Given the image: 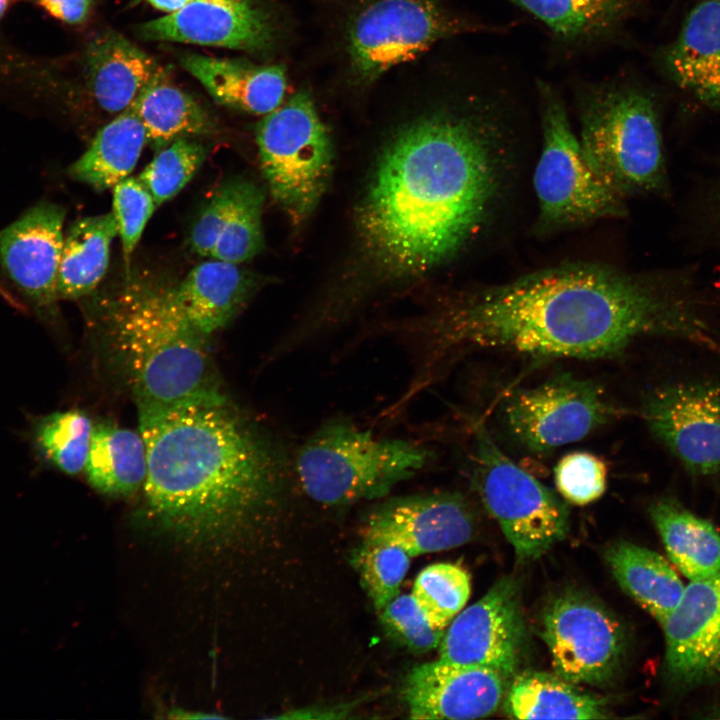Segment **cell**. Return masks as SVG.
I'll list each match as a JSON object with an SVG mask.
<instances>
[{"instance_id":"4fadbf2b","label":"cell","mask_w":720,"mask_h":720,"mask_svg":"<svg viewBox=\"0 0 720 720\" xmlns=\"http://www.w3.org/2000/svg\"><path fill=\"white\" fill-rule=\"evenodd\" d=\"M525 645L521 583L514 576H505L450 622L438 646L439 659L488 668L511 680Z\"/></svg>"},{"instance_id":"7c38bea8","label":"cell","mask_w":720,"mask_h":720,"mask_svg":"<svg viewBox=\"0 0 720 720\" xmlns=\"http://www.w3.org/2000/svg\"><path fill=\"white\" fill-rule=\"evenodd\" d=\"M613 408L593 382L560 376L512 394L503 408L508 432L533 452L576 442L607 422Z\"/></svg>"},{"instance_id":"5bb4252c","label":"cell","mask_w":720,"mask_h":720,"mask_svg":"<svg viewBox=\"0 0 720 720\" xmlns=\"http://www.w3.org/2000/svg\"><path fill=\"white\" fill-rule=\"evenodd\" d=\"M643 417L655 438L691 474L720 471V386L678 382L652 391Z\"/></svg>"},{"instance_id":"8d00e7d4","label":"cell","mask_w":720,"mask_h":720,"mask_svg":"<svg viewBox=\"0 0 720 720\" xmlns=\"http://www.w3.org/2000/svg\"><path fill=\"white\" fill-rule=\"evenodd\" d=\"M378 612L386 633L413 653L437 648L445 632L432 626L412 595L398 594Z\"/></svg>"},{"instance_id":"f6af8a7d","label":"cell","mask_w":720,"mask_h":720,"mask_svg":"<svg viewBox=\"0 0 720 720\" xmlns=\"http://www.w3.org/2000/svg\"><path fill=\"white\" fill-rule=\"evenodd\" d=\"M715 208H716V216L720 223V187L717 191V195H716V199H715Z\"/></svg>"},{"instance_id":"7402d4cb","label":"cell","mask_w":720,"mask_h":720,"mask_svg":"<svg viewBox=\"0 0 720 720\" xmlns=\"http://www.w3.org/2000/svg\"><path fill=\"white\" fill-rule=\"evenodd\" d=\"M89 89L98 105L121 113L160 72L155 59L114 30H105L86 49Z\"/></svg>"},{"instance_id":"9c48e42d","label":"cell","mask_w":720,"mask_h":720,"mask_svg":"<svg viewBox=\"0 0 720 720\" xmlns=\"http://www.w3.org/2000/svg\"><path fill=\"white\" fill-rule=\"evenodd\" d=\"M475 482L482 501L498 522L520 562L540 558L565 538V502L509 459L488 432L475 434Z\"/></svg>"},{"instance_id":"7bdbcfd3","label":"cell","mask_w":720,"mask_h":720,"mask_svg":"<svg viewBox=\"0 0 720 720\" xmlns=\"http://www.w3.org/2000/svg\"><path fill=\"white\" fill-rule=\"evenodd\" d=\"M154 8L167 12L169 14L174 13L183 7H185L191 0H147Z\"/></svg>"},{"instance_id":"f546056e","label":"cell","mask_w":720,"mask_h":720,"mask_svg":"<svg viewBox=\"0 0 720 720\" xmlns=\"http://www.w3.org/2000/svg\"><path fill=\"white\" fill-rule=\"evenodd\" d=\"M89 483L108 495H130L143 487L147 451L141 433L111 424L93 425L84 468Z\"/></svg>"},{"instance_id":"30bf717a","label":"cell","mask_w":720,"mask_h":720,"mask_svg":"<svg viewBox=\"0 0 720 720\" xmlns=\"http://www.w3.org/2000/svg\"><path fill=\"white\" fill-rule=\"evenodd\" d=\"M490 27L439 0H368L350 18L346 49L352 76L370 83L439 40Z\"/></svg>"},{"instance_id":"d4e9b609","label":"cell","mask_w":720,"mask_h":720,"mask_svg":"<svg viewBox=\"0 0 720 720\" xmlns=\"http://www.w3.org/2000/svg\"><path fill=\"white\" fill-rule=\"evenodd\" d=\"M543 23L561 42L587 45L615 35L642 0H508Z\"/></svg>"},{"instance_id":"d6a6232c","label":"cell","mask_w":720,"mask_h":720,"mask_svg":"<svg viewBox=\"0 0 720 720\" xmlns=\"http://www.w3.org/2000/svg\"><path fill=\"white\" fill-rule=\"evenodd\" d=\"M471 593L470 576L452 563L425 567L416 577L411 595L436 629L448 627Z\"/></svg>"},{"instance_id":"8992f818","label":"cell","mask_w":720,"mask_h":720,"mask_svg":"<svg viewBox=\"0 0 720 720\" xmlns=\"http://www.w3.org/2000/svg\"><path fill=\"white\" fill-rule=\"evenodd\" d=\"M422 444L375 436L344 418L321 424L293 456L295 480L316 503L344 506L386 496L433 458Z\"/></svg>"},{"instance_id":"52a82bcc","label":"cell","mask_w":720,"mask_h":720,"mask_svg":"<svg viewBox=\"0 0 720 720\" xmlns=\"http://www.w3.org/2000/svg\"><path fill=\"white\" fill-rule=\"evenodd\" d=\"M537 88L542 148L533 175L536 232L550 234L625 216V199L589 164L559 93L543 81Z\"/></svg>"},{"instance_id":"3957f363","label":"cell","mask_w":720,"mask_h":720,"mask_svg":"<svg viewBox=\"0 0 720 720\" xmlns=\"http://www.w3.org/2000/svg\"><path fill=\"white\" fill-rule=\"evenodd\" d=\"M147 451L145 508L192 542L239 535L294 476L293 457L219 390L166 406H139Z\"/></svg>"},{"instance_id":"cb8c5ba5","label":"cell","mask_w":720,"mask_h":720,"mask_svg":"<svg viewBox=\"0 0 720 720\" xmlns=\"http://www.w3.org/2000/svg\"><path fill=\"white\" fill-rule=\"evenodd\" d=\"M504 713L515 719H606L607 702L559 675L526 670L508 685Z\"/></svg>"},{"instance_id":"8fae6325","label":"cell","mask_w":720,"mask_h":720,"mask_svg":"<svg viewBox=\"0 0 720 720\" xmlns=\"http://www.w3.org/2000/svg\"><path fill=\"white\" fill-rule=\"evenodd\" d=\"M541 636L557 675L581 685H602L618 672L626 651L623 626L604 606L577 592L544 609Z\"/></svg>"},{"instance_id":"ac0fdd59","label":"cell","mask_w":720,"mask_h":720,"mask_svg":"<svg viewBox=\"0 0 720 720\" xmlns=\"http://www.w3.org/2000/svg\"><path fill=\"white\" fill-rule=\"evenodd\" d=\"M509 683L494 670L438 659L408 673L402 697L411 719L483 718L502 705Z\"/></svg>"},{"instance_id":"4dcf8cb0","label":"cell","mask_w":720,"mask_h":720,"mask_svg":"<svg viewBox=\"0 0 720 720\" xmlns=\"http://www.w3.org/2000/svg\"><path fill=\"white\" fill-rule=\"evenodd\" d=\"M160 72L129 106L141 120L147 143L160 150L179 138L205 135L213 123L207 111Z\"/></svg>"},{"instance_id":"2e32d148","label":"cell","mask_w":720,"mask_h":720,"mask_svg":"<svg viewBox=\"0 0 720 720\" xmlns=\"http://www.w3.org/2000/svg\"><path fill=\"white\" fill-rule=\"evenodd\" d=\"M661 625L672 683L696 688L720 680V572L690 581Z\"/></svg>"},{"instance_id":"1f68e13d","label":"cell","mask_w":720,"mask_h":720,"mask_svg":"<svg viewBox=\"0 0 720 720\" xmlns=\"http://www.w3.org/2000/svg\"><path fill=\"white\" fill-rule=\"evenodd\" d=\"M263 191L254 183L239 180L228 219L210 254V258L241 264L263 248Z\"/></svg>"},{"instance_id":"ab89813d","label":"cell","mask_w":720,"mask_h":720,"mask_svg":"<svg viewBox=\"0 0 720 720\" xmlns=\"http://www.w3.org/2000/svg\"><path fill=\"white\" fill-rule=\"evenodd\" d=\"M239 180L222 185L210 198L194 223L190 234L192 251L209 256L231 212Z\"/></svg>"},{"instance_id":"60d3db41","label":"cell","mask_w":720,"mask_h":720,"mask_svg":"<svg viewBox=\"0 0 720 720\" xmlns=\"http://www.w3.org/2000/svg\"><path fill=\"white\" fill-rule=\"evenodd\" d=\"M49 16L70 25L81 24L88 18L93 0H34Z\"/></svg>"},{"instance_id":"bcb514c9","label":"cell","mask_w":720,"mask_h":720,"mask_svg":"<svg viewBox=\"0 0 720 720\" xmlns=\"http://www.w3.org/2000/svg\"><path fill=\"white\" fill-rule=\"evenodd\" d=\"M0 293L6 295L4 290L1 287H0Z\"/></svg>"},{"instance_id":"e0dca14e","label":"cell","mask_w":720,"mask_h":720,"mask_svg":"<svg viewBox=\"0 0 720 720\" xmlns=\"http://www.w3.org/2000/svg\"><path fill=\"white\" fill-rule=\"evenodd\" d=\"M147 41H174L250 52L272 46L276 24L259 0H191L182 9L137 28Z\"/></svg>"},{"instance_id":"7a4b0ae2","label":"cell","mask_w":720,"mask_h":720,"mask_svg":"<svg viewBox=\"0 0 720 720\" xmlns=\"http://www.w3.org/2000/svg\"><path fill=\"white\" fill-rule=\"evenodd\" d=\"M503 104L472 93L392 137L359 213L363 243L382 268L396 275L431 270L490 223L510 171Z\"/></svg>"},{"instance_id":"ee69618b","label":"cell","mask_w":720,"mask_h":720,"mask_svg":"<svg viewBox=\"0 0 720 720\" xmlns=\"http://www.w3.org/2000/svg\"><path fill=\"white\" fill-rule=\"evenodd\" d=\"M12 0H0V20L5 15L6 11L10 7Z\"/></svg>"},{"instance_id":"9a60e30c","label":"cell","mask_w":720,"mask_h":720,"mask_svg":"<svg viewBox=\"0 0 720 720\" xmlns=\"http://www.w3.org/2000/svg\"><path fill=\"white\" fill-rule=\"evenodd\" d=\"M474 532L472 511L456 492L391 498L374 507L362 527L363 541L396 545L411 558L464 545Z\"/></svg>"},{"instance_id":"836d02e7","label":"cell","mask_w":720,"mask_h":720,"mask_svg":"<svg viewBox=\"0 0 720 720\" xmlns=\"http://www.w3.org/2000/svg\"><path fill=\"white\" fill-rule=\"evenodd\" d=\"M93 424L79 410L52 413L38 423L36 441L43 455L67 474L84 470Z\"/></svg>"},{"instance_id":"5b68a950","label":"cell","mask_w":720,"mask_h":720,"mask_svg":"<svg viewBox=\"0 0 720 720\" xmlns=\"http://www.w3.org/2000/svg\"><path fill=\"white\" fill-rule=\"evenodd\" d=\"M577 111L581 148L609 188L623 199L667 191L659 114L646 89L616 79L586 84Z\"/></svg>"},{"instance_id":"277c9868","label":"cell","mask_w":720,"mask_h":720,"mask_svg":"<svg viewBox=\"0 0 720 720\" xmlns=\"http://www.w3.org/2000/svg\"><path fill=\"white\" fill-rule=\"evenodd\" d=\"M114 296L105 310V336L137 407L219 390L208 337L186 319L172 287L129 280Z\"/></svg>"},{"instance_id":"f35d334b","label":"cell","mask_w":720,"mask_h":720,"mask_svg":"<svg viewBox=\"0 0 720 720\" xmlns=\"http://www.w3.org/2000/svg\"><path fill=\"white\" fill-rule=\"evenodd\" d=\"M157 204L138 178L126 177L113 187V214L126 264Z\"/></svg>"},{"instance_id":"44dd1931","label":"cell","mask_w":720,"mask_h":720,"mask_svg":"<svg viewBox=\"0 0 720 720\" xmlns=\"http://www.w3.org/2000/svg\"><path fill=\"white\" fill-rule=\"evenodd\" d=\"M180 64L218 103L255 115H266L282 104L285 70L239 59L184 54Z\"/></svg>"},{"instance_id":"ba28073f","label":"cell","mask_w":720,"mask_h":720,"mask_svg":"<svg viewBox=\"0 0 720 720\" xmlns=\"http://www.w3.org/2000/svg\"><path fill=\"white\" fill-rule=\"evenodd\" d=\"M261 168L274 199L295 223L321 199L332 171L328 131L301 90L266 114L256 129Z\"/></svg>"},{"instance_id":"d590c367","label":"cell","mask_w":720,"mask_h":720,"mask_svg":"<svg viewBox=\"0 0 720 720\" xmlns=\"http://www.w3.org/2000/svg\"><path fill=\"white\" fill-rule=\"evenodd\" d=\"M411 557L400 547L366 542L354 557L362 584L377 611L399 594Z\"/></svg>"},{"instance_id":"603a6c76","label":"cell","mask_w":720,"mask_h":720,"mask_svg":"<svg viewBox=\"0 0 720 720\" xmlns=\"http://www.w3.org/2000/svg\"><path fill=\"white\" fill-rule=\"evenodd\" d=\"M252 288L253 280L239 264L211 258L195 266L172 292L190 324L210 337L235 317Z\"/></svg>"},{"instance_id":"b9f144b4","label":"cell","mask_w":720,"mask_h":720,"mask_svg":"<svg viewBox=\"0 0 720 720\" xmlns=\"http://www.w3.org/2000/svg\"><path fill=\"white\" fill-rule=\"evenodd\" d=\"M357 702L347 703L344 705L336 706H322V707H308L298 709L293 712H289L286 715L280 716L279 718H298V719H339L346 718L347 714L351 713Z\"/></svg>"},{"instance_id":"6da1fadb","label":"cell","mask_w":720,"mask_h":720,"mask_svg":"<svg viewBox=\"0 0 720 720\" xmlns=\"http://www.w3.org/2000/svg\"><path fill=\"white\" fill-rule=\"evenodd\" d=\"M677 280L574 262L475 290L405 327L410 381L426 389L473 349L595 359L642 336L696 337L701 325Z\"/></svg>"},{"instance_id":"83f0119b","label":"cell","mask_w":720,"mask_h":720,"mask_svg":"<svg viewBox=\"0 0 720 720\" xmlns=\"http://www.w3.org/2000/svg\"><path fill=\"white\" fill-rule=\"evenodd\" d=\"M146 143L145 128L128 107L97 132L68 174L96 191L112 188L131 174Z\"/></svg>"},{"instance_id":"4316f807","label":"cell","mask_w":720,"mask_h":720,"mask_svg":"<svg viewBox=\"0 0 720 720\" xmlns=\"http://www.w3.org/2000/svg\"><path fill=\"white\" fill-rule=\"evenodd\" d=\"M667 555L690 581L720 572V534L707 520L677 501L659 499L649 508Z\"/></svg>"},{"instance_id":"484cf974","label":"cell","mask_w":720,"mask_h":720,"mask_svg":"<svg viewBox=\"0 0 720 720\" xmlns=\"http://www.w3.org/2000/svg\"><path fill=\"white\" fill-rule=\"evenodd\" d=\"M605 560L622 590L660 624L678 605L685 586L660 554L621 541L607 549Z\"/></svg>"},{"instance_id":"ffe728a7","label":"cell","mask_w":720,"mask_h":720,"mask_svg":"<svg viewBox=\"0 0 720 720\" xmlns=\"http://www.w3.org/2000/svg\"><path fill=\"white\" fill-rule=\"evenodd\" d=\"M665 74L711 109H720V0H701L659 56Z\"/></svg>"},{"instance_id":"74e56055","label":"cell","mask_w":720,"mask_h":720,"mask_svg":"<svg viewBox=\"0 0 720 720\" xmlns=\"http://www.w3.org/2000/svg\"><path fill=\"white\" fill-rule=\"evenodd\" d=\"M558 492L567 502L587 505L606 490L607 467L597 456L583 451L563 456L554 469Z\"/></svg>"},{"instance_id":"d6986e66","label":"cell","mask_w":720,"mask_h":720,"mask_svg":"<svg viewBox=\"0 0 720 720\" xmlns=\"http://www.w3.org/2000/svg\"><path fill=\"white\" fill-rule=\"evenodd\" d=\"M65 213L58 204L40 202L0 230V267L40 310L58 300Z\"/></svg>"},{"instance_id":"f1b7e54d","label":"cell","mask_w":720,"mask_h":720,"mask_svg":"<svg viewBox=\"0 0 720 720\" xmlns=\"http://www.w3.org/2000/svg\"><path fill=\"white\" fill-rule=\"evenodd\" d=\"M118 234L113 212L77 220L64 235L57 278L58 299L90 294L102 281L110 246Z\"/></svg>"},{"instance_id":"e575fe53","label":"cell","mask_w":720,"mask_h":720,"mask_svg":"<svg viewBox=\"0 0 720 720\" xmlns=\"http://www.w3.org/2000/svg\"><path fill=\"white\" fill-rule=\"evenodd\" d=\"M206 156L205 146L190 138H179L158 150L137 178L160 206L188 184Z\"/></svg>"}]
</instances>
